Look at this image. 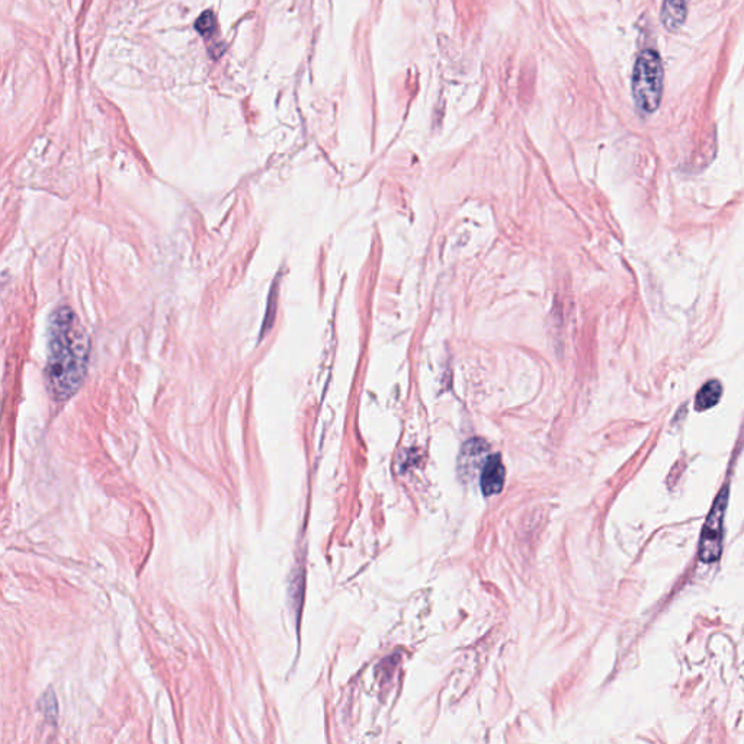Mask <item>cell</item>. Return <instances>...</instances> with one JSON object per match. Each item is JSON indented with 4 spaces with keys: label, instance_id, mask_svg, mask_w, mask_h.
I'll use <instances>...</instances> for the list:
<instances>
[{
    "label": "cell",
    "instance_id": "6da1fadb",
    "mask_svg": "<svg viewBox=\"0 0 744 744\" xmlns=\"http://www.w3.org/2000/svg\"><path fill=\"white\" fill-rule=\"evenodd\" d=\"M47 377L51 393L66 400L78 391L88 368L89 339L72 310L54 311L48 327Z\"/></svg>",
    "mask_w": 744,
    "mask_h": 744
},
{
    "label": "cell",
    "instance_id": "277c9868",
    "mask_svg": "<svg viewBox=\"0 0 744 744\" xmlns=\"http://www.w3.org/2000/svg\"><path fill=\"white\" fill-rule=\"evenodd\" d=\"M505 474V467H503L499 455H490L484 461L483 471H481L480 484L484 495L492 496L499 493L503 484H505Z\"/></svg>",
    "mask_w": 744,
    "mask_h": 744
},
{
    "label": "cell",
    "instance_id": "3957f363",
    "mask_svg": "<svg viewBox=\"0 0 744 744\" xmlns=\"http://www.w3.org/2000/svg\"><path fill=\"white\" fill-rule=\"evenodd\" d=\"M729 503V489L724 487L715 499L713 509L702 528L701 543H699V558L702 563H715L723 553V527Z\"/></svg>",
    "mask_w": 744,
    "mask_h": 744
},
{
    "label": "cell",
    "instance_id": "7a4b0ae2",
    "mask_svg": "<svg viewBox=\"0 0 744 744\" xmlns=\"http://www.w3.org/2000/svg\"><path fill=\"white\" fill-rule=\"evenodd\" d=\"M662 59L654 50L641 51L633 73V96L637 108L644 114H653L663 96Z\"/></svg>",
    "mask_w": 744,
    "mask_h": 744
},
{
    "label": "cell",
    "instance_id": "52a82bcc",
    "mask_svg": "<svg viewBox=\"0 0 744 744\" xmlns=\"http://www.w3.org/2000/svg\"><path fill=\"white\" fill-rule=\"evenodd\" d=\"M216 24V16H214L213 12L207 11L197 19L195 28L202 35H211L216 30Z\"/></svg>",
    "mask_w": 744,
    "mask_h": 744
},
{
    "label": "cell",
    "instance_id": "5b68a950",
    "mask_svg": "<svg viewBox=\"0 0 744 744\" xmlns=\"http://www.w3.org/2000/svg\"><path fill=\"white\" fill-rule=\"evenodd\" d=\"M688 15L686 0H665L662 6V22L667 31L681 30Z\"/></svg>",
    "mask_w": 744,
    "mask_h": 744
},
{
    "label": "cell",
    "instance_id": "8992f818",
    "mask_svg": "<svg viewBox=\"0 0 744 744\" xmlns=\"http://www.w3.org/2000/svg\"><path fill=\"white\" fill-rule=\"evenodd\" d=\"M721 396H723V387L718 381H710L705 384L704 387L699 390L697 394V400H695V409L699 412L711 409L715 404L720 402Z\"/></svg>",
    "mask_w": 744,
    "mask_h": 744
}]
</instances>
